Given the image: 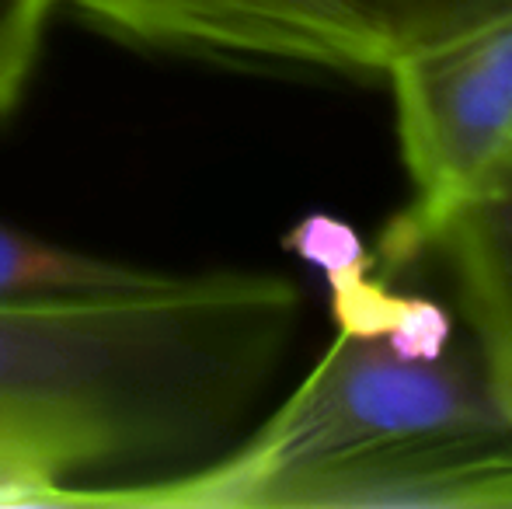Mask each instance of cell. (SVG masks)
I'll list each match as a JSON object with an SVG mask.
<instances>
[{
	"label": "cell",
	"mask_w": 512,
	"mask_h": 509,
	"mask_svg": "<svg viewBox=\"0 0 512 509\" xmlns=\"http://www.w3.org/2000/svg\"><path fill=\"white\" fill-rule=\"evenodd\" d=\"M304 297L279 272L171 276L119 300L0 307V405L49 415L105 475L213 461L269 391Z\"/></svg>",
	"instance_id": "obj_1"
},
{
	"label": "cell",
	"mask_w": 512,
	"mask_h": 509,
	"mask_svg": "<svg viewBox=\"0 0 512 509\" xmlns=\"http://www.w3.org/2000/svg\"><path fill=\"white\" fill-rule=\"evenodd\" d=\"M328 290L335 339L248 440L182 475L70 489L67 506L269 509L297 478L380 447L512 426L471 335H457L439 356L394 339L391 321L405 293L391 290L373 262L328 276Z\"/></svg>",
	"instance_id": "obj_2"
},
{
	"label": "cell",
	"mask_w": 512,
	"mask_h": 509,
	"mask_svg": "<svg viewBox=\"0 0 512 509\" xmlns=\"http://www.w3.org/2000/svg\"><path fill=\"white\" fill-rule=\"evenodd\" d=\"M70 482L18 457H0V506H63Z\"/></svg>",
	"instance_id": "obj_10"
},
{
	"label": "cell",
	"mask_w": 512,
	"mask_h": 509,
	"mask_svg": "<svg viewBox=\"0 0 512 509\" xmlns=\"http://www.w3.org/2000/svg\"><path fill=\"white\" fill-rule=\"evenodd\" d=\"M429 255H443L467 335L512 422V157L446 217Z\"/></svg>",
	"instance_id": "obj_6"
},
{
	"label": "cell",
	"mask_w": 512,
	"mask_h": 509,
	"mask_svg": "<svg viewBox=\"0 0 512 509\" xmlns=\"http://www.w3.org/2000/svg\"><path fill=\"white\" fill-rule=\"evenodd\" d=\"M140 46L262 67L384 77L391 49L370 0H60Z\"/></svg>",
	"instance_id": "obj_4"
},
{
	"label": "cell",
	"mask_w": 512,
	"mask_h": 509,
	"mask_svg": "<svg viewBox=\"0 0 512 509\" xmlns=\"http://www.w3.org/2000/svg\"><path fill=\"white\" fill-rule=\"evenodd\" d=\"M512 506V426L380 447L286 485L269 509Z\"/></svg>",
	"instance_id": "obj_5"
},
{
	"label": "cell",
	"mask_w": 512,
	"mask_h": 509,
	"mask_svg": "<svg viewBox=\"0 0 512 509\" xmlns=\"http://www.w3.org/2000/svg\"><path fill=\"white\" fill-rule=\"evenodd\" d=\"M387 49L432 46L512 11V0H370Z\"/></svg>",
	"instance_id": "obj_8"
},
{
	"label": "cell",
	"mask_w": 512,
	"mask_h": 509,
	"mask_svg": "<svg viewBox=\"0 0 512 509\" xmlns=\"http://www.w3.org/2000/svg\"><path fill=\"white\" fill-rule=\"evenodd\" d=\"M56 7L60 0H0V119L25 98Z\"/></svg>",
	"instance_id": "obj_9"
},
{
	"label": "cell",
	"mask_w": 512,
	"mask_h": 509,
	"mask_svg": "<svg viewBox=\"0 0 512 509\" xmlns=\"http://www.w3.org/2000/svg\"><path fill=\"white\" fill-rule=\"evenodd\" d=\"M394 95L411 203L387 224L377 269H411L436 231L512 157V11L432 46L394 53Z\"/></svg>",
	"instance_id": "obj_3"
},
{
	"label": "cell",
	"mask_w": 512,
	"mask_h": 509,
	"mask_svg": "<svg viewBox=\"0 0 512 509\" xmlns=\"http://www.w3.org/2000/svg\"><path fill=\"white\" fill-rule=\"evenodd\" d=\"M168 279V272L108 262L0 224V307L140 297Z\"/></svg>",
	"instance_id": "obj_7"
}]
</instances>
